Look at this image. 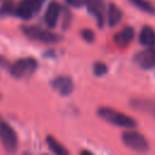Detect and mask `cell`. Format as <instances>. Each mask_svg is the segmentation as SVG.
I'll return each mask as SVG.
<instances>
[{
	"mask_svg": "<svg viewBox=\"0 0 155 155\" xmlns=\"http://www.w3.org/2000/svg\"><path fill=\"white\" fill-rule=\"evenodd\" d=\"M97 114L102 120H104V121H107V122H109L114 126H117V127L134 128L137 126V121L134 119H132L131 116H128L124 113H120L115 109L108 108V107L98 108Z\"/></svg>",
	"mask_w": 155,
	"mask_h": 155,
	"instance_id": "cell-1",
	"label": "cell"
},
{
	"mask_svg": "<svg viewBox=\"0 0 155 155\" xmlns=\"http://www.w3.org/2000/svg\"><path fill=\"white\" fill-rule=\"evenodd\" d=\"M21 29L27 38L42 44H58L63 40L62 35L47 29H42L38 25H23Z\"/></svg>",
	"mask_w": 155,
	"mask_h": 155,
	"instance_id": "cell-2",
	"label": "cell"
},
{
	"mask_svg": "<svg viewBox=\"0 0 155 155\" xmlns=\"http://www.w3.org/2000/svg\"><path fill=\"white\" fill-rule=\"evenodd\" d=\"M38 69V61L31 57L19 58L15 63H11L8 69L10 74L16 79H25L33 75Z\"/></svg>",
	"mask_w": 155,
	"mask_h": 155,
	"instance_id": "cell-3",
	"label": "cell"
},
{
	"mask_svg": "<svg viewBox=\"0 0 155 155\" xmlns=\"http://www.w3.org/2000/svg\"><path fill=\"white\" fill-rule=\"evenodd\" d=\"M121 138H122L125 147L133 151L147 153L150 150V145H149L147 138L137 131H132L131 128H128V131H125L122 133Z\"/></svg>",
	"mask_w": 155,
	"mask_h": 155,
	"instance_id": "cell-4",
	"label": "cell"
},
{
	"mask_svg": "<svg viewBox=\"0 0 155 155\" xmlns=\"http://www.w3.org/2000/svg\"><path fill=\"white\" fill-rule=\"evenodd\" d=\"M0 142L7 153H16L18 149V137L11 125L0 117Z\"/></svg>",
	"mask_w": 155,
	"mask_h": 155,
	"instance_id": "cell-5",
	"label": "cell"
},
{
	"mask_svg": "<svg viewBox=\"0 0 155 155\" xmlns=\"http://www.w3.org/2000/svg\"><path fill=\"white\" fill-rule=\"evenodd\" d=\"M136 65L143 70H150L155 68V47H147L143 51H139L133 58Z\"/></svg>",
	"mask_w": 155,
	"mask_h": 155,
	"instance_id": "cell-6",
	"label": "cell"
},
{
	"mask_svg": "<svg viewBox=\"0 0 155 155\" xmlns=\"http://www.w3.org/2000/svg\"><path fill=\"white\" fill-rule=\"evenodd\" d=\"M50 85L57 93H59L61 96H64V97L71 94L74 91V81L71 80V78H69L67 75H59V76L54 78L53 80H51Z\"/></svg>",
	"mask_w": 155,
	"mask_h": 155,
	"instance_id": "cell-7",
	"label": "cell"
},
{
	"mask_svg": "<svg viewBox=\"0 0 155 155\" xmlns=\"http://www.w3.org/2000/svg\"><path fill=\"white\" fill-rule=\"evenodd\" d=\"M85 4L87 6V10L91 15L94 16L97 21V25L99 28H103L105 22V6L103 0H85Z\"/></svg>",
	"mask_w": 155,
	"mask_h": 155,
	"instance_id": "cell-8",
	"label": "cell"
},
{
	"mask_svg": "<svg viewBox=\"0 0 155 155\" xmlns=\"http://www.w3.org/2000/svg\"><path fill=\"white\" fill-rule=\"evenodd\" d=\"M61 10H62V6L57 1L50 2L48 7H47V10L45 12V23H46V25L48 28H54L57 25Z\"/></svg>",
	"mask_w": 155,
	"mask_h": 155,
	"instance_id": "cell-9",
	"label": "cell"
},
{
	"mask_svg": "<svg viewBox=\"0 0 155 155\" xmlns=\"http://www.w3.org/2000/svg\"><path fill=\"white\" fill-rule=\"evenodd\" d=\"M15 15L22 19H25V21L30 19L35 15L31 0H21L15 8Z\"/></svg>",
	"mask_w": 155,
	"mask_h": 155,
	"instance_id": "cell-10",
	"label": "cell"
},
{
	"mask_svg": "<svg viewBox=\"0 0 155 155\" xmlns=\"http://www.w3.org/2000/svg\"><path fill=\"white\" fill-rule=\"evenodd\" d=\"M133 38H134V29L132 27H125L122 30L116 33L113 39L119 47H125L130 42H132Z\"/></svg>",
	"mask_w": 155,
	"mask_h": 155,
	"instance_id": "cell-11",
	"label": "cell"
},
{
	"mask_svg": "<svg viewBox=\"0 0 155 155\" xmlns=\"http://www.w3.org/2000/svg\"><path fill=\"white\" fill-rule=\"evenodd\" d=\"M122 16H124V13H122V11L120 10V7L119 6H116L115 4H113V2H110L109 5H108V10H107V21H108V25L109 27H116L120 22H121V19H122Z\"/></svg>",
	"mask_w": 155,
	"mask_h": 155,
	"instance_id": "cell-12",
	"label": "cell"
},
{
	"mask_svg": "<svg viewBox=\"0 0 155 155\" xmlns=\"http://www.w3.org/2000/svg\"><path fill=\"white\" fill-rule=\"evenodd\" d=\"M139 42L145 47L155 46V30L149 25H144L139 33Z\"/></svg>",
	"mask_w": 155,
	"mask_h": 155,
	"instance_id": "cell-13",
	"label": "cell"
},
{
	"mask_svg": "<svg viewBox=\"0 0 155 155\" xmlns=\"http://www.w3.org/2000/svg\"><path fill=\"white\" fill-rule=\"evenodd\" d=\"M46 143H47V147L50 148V150L53 151L54 154H57V155H68V150L59 142H57V139L53 138L52 136L46 137Z\"/></svg>",
	"mask_w": 155,
	"mask_h": 155,
	"instance_id": "cell-14",
	"label": "cell"
},
{
	"mask_svg": "<svg viewBox=\"0 0 155 155\" xmlns=\"http://www.w3.org/2000/svg\"><path fill=\"white\" fill-rule=\"evenodd\" d=\"M130 2L133 6H136L137 8H139L140 11H143V12L151 13V15L155 13V7L147 0H130Z\"/></svg>",
	"mask_w": 155,
	"mask_h": 155,
	"instance_id": "cell-15",
	"label": "cell"
},
{
	"mask_svg": "<svg viewBox=\"0 0 155 155\" xmlns=\"http://www.w3.org/2000/svg\"><path fill=\"white\" fill-rule=\"evenodd\" d=\"M15 4L13 0H4L2 5L0 6V17H7L11 15H15Z\"/></svg>",
	"mask_w": 155,
	"mask_h": 155,
	"instance_id": "cell-16",
	"label": "cell"
},
{
	"mask_svg": "<svg viewBox=\"0 0 155 155\" xmlns=\"http://www.w3.org/2000/svg\"><path fill=\"white\" fill-rule=\"evenodd\" d=\"M93 74L96 76H104L108 73V65L104 62H96L92 67Z\"/></svg>",
	"mask_w": 155,
	"mask_h": 155,
	"instance_id": "cell-17",
	"label": "cell"
},
{
	"mask_svg": "<svg viewBox=\"0 0 155 155\" xmlns=\"http://www.w3.org/2000/svg\"><path fill=\"white\" fill-rule=\"evenodd\" d=\"M81 36L82 39L86 41V42H93L94 41V31L92 29H88V28H85L81 30Z\"/></svg>",
	"mask_w": 155,
	"mask_h": 155,
	"instance_id": "cell-18",
	"label": "cell"
},
{
	"mask_svg": "<svg viewBox=\"0 0 155 155\" xmlns=\"http://www.w3.org/2000/svg\"><path fill=\"white\" fill-rule=\"evenodd\" d=\"M31 4H33V7H34L35 13H38L41 10L42 5L45 4V0H31Z\"/></svg>",
	"mask_w": 155,
	"mask_h": 155,
	"instance_id": "cell-19",
	"label": "cell"
},
{
	"mask_svg": "<svg viewBox=\"0 0 155 155\" xmlns=\"http://www.w3.org/2000/svg\"><path fill=\"white\" fill-rule=\"evenodd\" d=\"M10 67H11V62H10L8 59H6L5 57L0 56V68L8 70V69H10Z\"/></svg>",
	"mask_w": 155,
	"mask_h": 155,
	"instance_id": "cell-20",
	"label": "cell"
},
{
	"mask_svg": "<svg viewBox=\"0 0 155 155\" xmlns=\"http://www.w3.org/2000/svg\"><path fill=\"white\" fill-rule=\"evenodd\" d=\"M73 7H81L85 4V0H65Z\"/></svg>",
	"mask_w": 155,
	"mask_h": 155,
	"instance_id": "cell-21",
	"label": "cell"
},
{
	"mask_svg": "<svg viewBox=\"0 0 155 155\" xmlns=\"http://www.w3.org/2000/svg\"><path fill=\"white\" fill-rule=\"evenodd\" d=\"M1 98H2V96H1V93H0V101H1Z\"/></svg>",
	"mask_w": 155,
	"mask_h": 155,
	"instance_id": "cell-22",
	"label": "cell"
}]
</instances>
